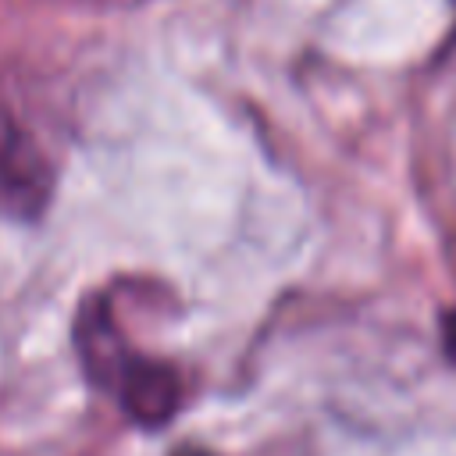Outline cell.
<instances>
[{
  "mask_svg": "<svg viewBox=\"0 0 456 456\" xmlns=\"http://www.w3.org/2000/svg\"><path fill=\"white\" fill-rule=\"evenodd\" d=\"M71 338L82 374L100 392H107L132 424L146 431H160L164 424L175 420L185 395L182 374L167 360L139 353L125 338V331L118 328V321L110 317L100 296L82 299Z\"/></svg>",
  "mask_w": 456,
  "mask_h": 456,
  "instance_id": "cell-1",
  "label": "cell"
},
{
  "mask_svg": "<svg viewBox=\"0 0 456 456\" xmlns=\"http://www.w3.org/2000/svg\"><path fill=\"white\" fill-rule=\"evenodd\" d=\"M53 196V164L14 103L0 93V210L36 221Z\"/></svg>",
  "mask_w": 456,
  "mask_h": 456,
  "instance_id": "cell-2",
  "label": "cell"
},
{
  "mask_svg": "<svg viewBox=\"0 0 456 456\" xmlns=\"http://www.w3.org/2000/svg\"><path fill=\"white\" fill-rule=\"evenodd\" d=\"M171 456H214V452H207V449H200V445H182V449H175Z\"/></svg>",
  "mask_w": 456,
  "mask_h": 456,
  "instance_id": "cell-3",
  "label": "cell"
}]
</instances>
